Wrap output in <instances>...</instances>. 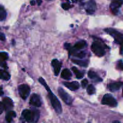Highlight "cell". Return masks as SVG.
Wrapping results in <instances>:
<instances>
[{"label":"cell","mask_w":123,"mask_h":123,"mask_svg":"<svg viewBox=\"0 0 123 123\" xmlns=\"http://www.w3.org/2000/svg\"><path fill=\"white\" fill-rule=\"evenodd\" d=\"M123 4V0H113L110 5V8L114 14H117L118 12L119 8Z\"/></svg>","instance_id":"cell-7"},{"label":"cell","mask_w":123,"mask_h":123,"mask_svg":"<svg viewBox=\"0 0 123 123\" xmlns=\"http://www.w3.org/2000/svg\"><path fill=\"white\" fill-rule=\"evenodd\" d=\"M30 102L31 105L36 106V107H40L42 105L40 97L39 95L36 94H34L31 95Z\"/></svg>","instance_id":"cell-9"},{"label":"cell","mask_w":123,"mask_h":123,"mask_svg":"<svg viewBox=\"0 0 123 123\" xmlns=\"http://www.w3.org/2000/svg\"><path fill=\"white\" fill-rule=\"evenodd\" d=\"M61 7H62V8H63L64 10H68L70 8H71L72 6L68 3H63L61 4Z\"/></svg>","instance_id":"cell-28"},{"label":"cell","mask_w":123,"mask_h":123,"mask_svg":"<svg viewBox=\"0 0 123 123\" xmlns=\"http://www.w3.org/2000/svg\"><path fill=\"white\" fill-rule=\"evenodd\" d=\"M3 94H4V92H3V91H2V88H1V87H0V96L2 95H3Z\"/></svg>","instance_id":"cell-34"},{"label":"cell","mask_w":123,"mask_h":123,"mask_svg":"<svg viewBox=\"0 0 123 123\" xmlns=\"http://www.w3.org/2000/svg\"><path fill=\"white\" fill-rule=\"evenodd\" d=\"M49 1H50V0H49Z\"/></svg>","instance_id":"cell-40"},{"label":"cell","mask_w":123,"mask_h":123,"mask_svg":"<svg viewBox=\"0 0 123 123\" xmlns=\"http://www.w3.org/2000/svg\"><path fill=\"white\" fill-rule=\"evenodd\" d=\"M72 62L76 64V65H79V66H83V67H86L88 65V60H77V59H72Z\"/></svg>","instance_id":"cell-19"},{"label":"cell","mask_w":123,"mask_h":123,"mask_svg":"<svg viewBox=\"0 0 123 123\" xmlns=\"http://www.w3.org/2000/svg\"><path fill=\"white\" fill-rule=\"evenodd\" d=\"M31 111V123H36L38 121L40 116V112L37 109H32Z\"/></svg>","instance_id":"cell-13"},{"label":"cell","mask_w":123,"mask_h":123,"mask_svg":"<svg viewBox=\"0 0 123 123\" xmlns=\"http://www.w3.org/2000/svg\"><path fill=\"white\" fill-rule=\"evenodd\" d=\"M118 68L120 69L123 70V62L121 60L119 61L118 63Z\"/></svg>","instance_id":"cell-30"},{"label":"cell","mask_w":123,"mask_h":123,"mask_svg":"<svg viewBox=\"0 0 123 123\" xmlns=\"http://www.w3.org/2000/svg\"><path fill=\"white\" fill-rule=\"evenodd\" d=\"M2 104L4 107V109L7 111H10L13 107V101L8 97H5L3 99Z\"/></svg>","instance_id":"cell-10"},{"label":"cell","mask_w":123,"mask_h":123,"mask_svg":"<svg viewBox=\"0 0 123 123\" xmlns=\"http://www.w3.org/2000/svg\"><path fill=\"white\" fill-rule=\"evenodd\" d=\"M96 9V4L94 0H90L85 4V10L88 14H93Z\"/></svg>","instance_id":"cell-8"},{"label":"cell","mask_w":123,"mask_h":123,"mask_svg":"<svg viewBox=\"0 0 123 123\" xmlns=\"http://www.w3.org/2000/svg\"><path fill=\"white\" fill-rule=\"evenodd\" d=\"M88 76L90 78L93 80L95 82H102V79L100 78L99 76L95 72L92 71H90L88 73Z\"/></svg>","instance_id":"cell-15"},{"label":"cell","mask_w":123,"mask_h":123,"mask_svg":"<svg viewBox=\"0 0 123 123\" xmlns=\"http://www.w3.org/2000/svg\"><path fill=\"white\" fill-rule=\"evenodd\" d=\"M48 93H49L48 94V96H49V99H50L52 106V107L55 109V112L57 113L60 114L62 112V107H61L60 101L57 98V97L54 95V93L52 92L51 91L48 92Z\"/></svg>","instance_id":"cell-1"},{"label":"cell","mask_w":123,"mask_h":123,"mask_svg":"<svg viewBox=\"0 0 123 123\" xmlns=\"http://www.w3.org/2000/svg\"><path fill=\"white\" fill-rule=\"evenodd\" d=\"M120 53L123 54V42L121 43V48H120Z\"/></svg>","instance_id":"cell-33"},{"label":"cell","mask_w":123,"mask_h":123,"mask_svg":"<svg viewBox=\"0 0 123 123\" xmlns=\"http://www.w3.org/2000/svg\"><path fill=\"white\" fill-rule=\"evenodd\" d=\"M88 82L86 79H84L82 81V86L83 88H86V86L88 85Z\"/></svg>","instance_id":"cell-29"},{"label":"cell","mask_w":123,"mask_h":123,"mask_svg":"<svg viewBox=\"0 0 123 123\" xmlns=\"http://www.w3.org/2000/svg\"><path fill=\"white\" fill-rule=\"evenodd\" d=\"M102 103L105 105H108L111 107H115L117 106L116 100L111 94H106L103 96L102 100Z\"/></svg>","instance_id":"cell-4"},{"label":"cell","mask_w":123,"mask_h":123,"mask_svg":"<svg viewBox=\"0 0 123 123\" xmlns=\"http://www.w3.org/2000/svg\"><path fill=\"white\" fill-rule=\"evenodd\" d=\"M8 55L7 53H5V52L0 53V59L2 60H6L7 59H8Z\"/></svg>","instance_id":"cell-27"},{"label":"cell","mask_w":123,"mask_h":123,"mask_svg":"<svg viewBox=\"0 0 123 123\" xmlns=\"http://www.w3.org/2000/svg\"><path fill=\"white\" fill-rule=\"evenodd\" d=\"M4 110V107L3 104L2 102H0V115L3 112Z\"/></svg>","instance_id":"cell-31"},{"label":"cell","mask_w":123,"mask_h":123,"mask_svg":"<svg viewBox=\"0 0 123 123\" xmlns=\"http://www.w3.org/2000/svg\"><path fill=\"white\" fill-rule=\"evenodd\" d=\"M64 85L72 90H76L79 88V83L78 82H64Z\"/></svg>","instance_id":"cell-12"},{"label":"cell","mask_w":123,"mask_h":123,"mask_svg":"<svg viewBox=\"0 0 123 123\" xmlns=\"http://www.w3.org/2000/svg\"><path fill=\"white\" fill-rule=\"evenodd\" d=\"M22 116L28 123H31V111L29 109L24 110L22 113Z\"/></svg>","instance_id":"cell-14"},{"label":"cell","mask_w":123,"mask_h":123,"mask_svg":"<svg viewBox=\"0 0 123 123\" xmlns=\"http://www.w3.org/2000/svg\"><path fill=\"white\" fill-rule=\"evenodd\" d=\"M37 3H38V5H40L41 3H42V0H37Z\"/></svg>","instance_id":"cell-36"},{"label":"cell","mask_w":123,"mask_h":123,"mask_svg":"<svg viewBox=\"0 0 123 123\" xmlns=\"http://www.w3.org/2000/svg\"><path fill=\"white\" fill-rule=\"evenodd\" d=\"M86 45V41H80L77 42V43L74 45V46L73 47V48H74L76 51H78V50H79V49H82V48H84Z\"/></svg>","instance_id":"cell-18"},{"label":"cell","mask_w":123,"mask_h":123,"mask_svg":"<svg viewBox=\"0 0 123 123\" xmlns=\"http://www.w3.org/2000/svg\"><path fill=\"white\" fill-rule=\"evenodd\" d=\"M7 13L3 6L0 5V20H3L6 19Z\"/></svg>","instance_id":"cell-22"},{"label":"cell","mask_w":123,"mask_h":123,"mask_svg":"<svg viewBox=\"0 0 123 123\" xmlns=\"http://www.w3.org/2000/svg\"><path fill=\"white\" fill-rule=\"evenodd\" d=\"M76 1H82V0H76Z\"/></svg>","instance_id":"cell-38"},{"label":"cell","mask_w":123,"mask_h":123,"mask_svg":"<svg viewBox=\"0 0 123 123\" xmlns=\"http://www.w3.org/2000/svg\"><path fill=\"white\" fill-rule=\"evenodd\" d=\"M91 49H92V52L98 57L103 56L105 54L104 48L102 47V45L98 43V42H94L92 43V45H91Z\"/></svg>","instance_id":"cell-3"},{"label":"cell","mask_w":123,"mask_h":123,"mask_svg":"<svg viewBox=\"0 0 123 123\" xmlns=\"http://www.w3.org/2000/svg\"><path fill=\"white\" fill-rule=\"evenodd\" d=\"M52 65L53 68H54V74H55V75L57 76L59 74V73H60V70H61V62H60L57 59H54L52 61Z\"/></svg>","instance_id":"cell-11"},{"label":"cell","mask_w":123,"mask_h":123,"mask_svg":"<svg viewBox=\"0 0 123 123\" xmlns=\"http://www.w3.org/2000/svg\"><path fill=\"white\" fill-rule=\"evenodd\" d=\"M18 91L20 97L24 100H26L30 95L31 89L27 84H20L18 87Z\"/></svg>","instance_id":"cell-5"},{"label":"cell","mask_w":123,"mask_h":123,"mask_svg":"<svg viewBox=\"0 0 123 123\" xmlns=\"http://www.w3.org/2000/svg\"><path fill=\"white\" fill-rule=\"evenodd\" d=\"M72 70L74 72V73L75 74L76 76V77L78 79H80V78H82L83 76H84V73L82 72H80L76 67H73L72 68Z\"/></svg>","instance_id":"cell-23"},{"label":"cell","mask_w":123,"mask_h":123,"mask_svg":"<svg viewBox=\"0 0 123 123\" xmlns=\"http://www.w3.org/2000/svg\"><path fill=\"white\" fill-rule=\"evenodd\" d=\"M105 31H106L110 35H111L114 37L117 43L121 44L123 42V34L121 33L118 32L117 30L112 28H107L105 30Z\"/></svg>","instance_id":"cell-2"},{"label":"cell","mask_w":123,"mask_h":123,"mask_svg":"<svg viewBox=\"0 0 123 123\" xmlns=\"http://www.w3.org/2000/svg\"><path fill=\"white\" fill-rule=\"evenodd\" d=\"M58 92L59 95L61 98L63 100L64 102H66L68 105L72 104L73 102V98L69 94H67L62 88H59L58 89Z\"/></svg>","instance_id":"cell-6"},{"label":"cell","mask_w":123,"mask_h":123,"mask_svg":"<svg viewBox=\"0 0 123 123\" xmlns=\"http://www.w3.org/2000/svg\"><path fill=\"white\" fill-rule=\"evenodd\" d=\"M30 3H31V4L32 5V6H33V5H35V1H34V0H32V1H31Z\"/></svg>","instance_id":"cell-35"},{"label":"cell","mask_w":123,"mask_h":123,"mask_svg":"<svg viewBox=\"0 0 123 123\" xmlns=\"http://www.w3.org/2000/svg\"></svg>","instance_id":"cell-39"},{"label":"cell","mask_w":123,"mask_h":123,"mask_svg":"<svg viewBox=\"0 0 123 123\" xmlns=\"http://www.w3.org/2000/svg\"><path fill=\"white\" fill-rule=\"evenodd\" d=\"M113 123H120V122L118 121H114Z\"/></svg>","instance_id":"cell-37"},{"label":"cell","mask_w":123,"mask_h":123,"mask_svg":"<svg viewBox=\"0 0 123 123\" xmlns=\"http://www.w3.org/2000/svg\"><path fill=\"white\" fill-rule=\"evenodd\" d=\"M38 81H39V82L41 83V84H42V85L44 86V87L46 88V89L47 90V91H48V92L50 91V88H49V87L48 86V84H47L46 83L45 80H44L43 79V78H42V77L39 78V79H38Z\"/></svg>","instance_id":"cell-26"},{"label":"cell","mask_w":123,"mask_h":123,"mask_svg":"<svg viewBox=\"0 0 123 123\" xmlns=\"http://www.w3.org/2000/svg\"><path fill=\"white\" fill-rule=\"evenodd\" d=\"M10 78V75L7 71L0 69V79L4 80H8Z\"/></svg>","instance_id":"cell-21"},{"label":"cell","mask_w":123,"mask_h":123,"mask_svg":"<svg viewBox=\"0 0 123 123\" xmlns=\"http://www.w3.org/2000/svg\"><path fill=\"white\" fill-rule=\"evenodd\" d=\"M121 86H122L121 82H116V83H111L109 85V88L111 91L114 92L120 89Z\"/></svg>","instance_id":"cell-17"},{"label":"cell","mask_w":123,"mask_h":123,"mask_svg":"<svg viewBox=\"0 0 123 123\" xmlns=\"http://www.w3.org/2000/svg\"><path fill=\"white\" fill-rule=\"evenodd\" d=\"M72 74L71 71L68 69H64L62 70V73H61V77L65 80H68L72 77Z\"/></svg>","instance_id":"cell-16"},{"label":"cell","mask_w":123,"mask_h":123,"mask_svg":"<svg viewBox=\"0 0 123 123\" xmlns=\"http://www.w3.org/2000/svg\"><path fill=\"white\" fill-rule=\"evenodd\" d=\"M76 51H76L73 53V55H74V56L77 57L78 58H80V59H82V58H84V57L85 56V55H86V53H85V51H80V52H76Z\"/></svg>","instance_id":"cell-25"},{"label":"cell","mask_w":123,"mask_h":123,"mask_svg":"<svg viewBox=\"0 0 123 123\" xmlns=\"http://www.w3.org/2000/svg\"><path fill=\"white\" fill-rule=\"evenodd\" d=\"M87 92L89 95H92L96 92V89L92 84H90L87 87Z\"/></svg>","instance_id":"cell-24"},{"label":"cell","mask_w":123,"mask_h":123,"mask_svg":"<svg viewBox=\"0 0 123 123\" xmlns=\"http://www.w3.org/2000/svg\"><path fill=\"white\" fill-rule=\"evenodd\" d=\"M6 39V37H5V35L4 34L0 32V41H5Z\"/></svg>","instance_id":"cell-32"},{"label":"cell","mask_w":123,"mask_h":123,"mask_svg":"<svg viewBox=\"0 0 123 123\" xmlns=\"http://www.w3.org/2000/svg\"><path fill=\"white\" fill-rule=\"evenodd\" d=\"M16 116V114L15 112L13 110L8 111L7 112V115H6V119L8 123H11L13 120V119L14 118H15Z\"/></svg>","instance_id":"cell-20"}]
</instances>
